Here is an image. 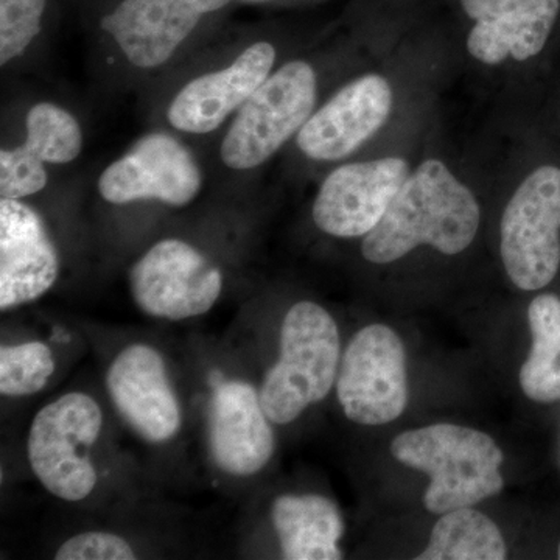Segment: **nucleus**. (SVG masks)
Here are the masks:
<instances>
[{"instance_id": "nucleus-25", "label": "nucleus", "mask_w": 560, "mask_h": 560, "mask_svg": "<svg viewBox=\"0 0 560 560\" xmlns=\"http://www.w3.org/2000/svg\"><path fill=\"white\" fill-rule=\"evenodd\" d=\"M243 2L260 3V2H267V0H243Z\"/></svg>"}, {"instance_id": "nucleus-16", "label": "nucleus", "mask_w": 560, "mask_h": 560, "mask_svg": "<svg viewBox=\"0 0 560 560\" xmlns=\"http://www.w3.org/2000/svg\"><path fill=\"white\" fill-rule=\"evenodd\" d=\"M276 49L267 40L254 43L226 69L191 80L173 98L167 119L176 130L190 135L215 131L241 109L270 77Z\"/></svg>"}, {"instance_id": "nucleus-1", "label": "nucleus", "mask_w": 560, "mask_h": 560, "mask_svg": "<svg viewBox=\"0 0 560 560\" xmlns=\"http://www.w3.org/2000/svg\"><path fill=\"white\" fill-rule=\"evenodd\" d=\"M480 221L469 187L444 162L429 160L410 173L381 223L364 235L361 253L377 265L399 260L420 245L456 256L477 237Z\"/></svg>"}, {"instance_id": "nucleus-24", "label": "nucleus", "mask_w": 560, "mask_h": 560, "mask_svg": "<svg viewBox=\"0 0 560 560\" xmlns=\"http://www.w3.org/2000/svg\"><path fill=\"white\" fill-rule=\"evenodd\" d=\"M58 560H132L135 550L124 537L103 530H90L70 537L58 548Z\"/></svg>"}, {"instance_id": "nucleus-4", "label": "nucleus", "mask_w": 560, "mask_h": 560, "mask_svg": "<svg viewBox=\"0 0 560 560\" xmlns=\"http://www.w3.org/2000/svg\"><path fill=\"white\" fill-rule=\"evenodd\" d=\"M102 425L101 407L84 393L65 394L35 416L28 430V463L51 495L77 503L94 492L98 477L90 451Z\"/></svg>"}, {"instance_id": "nucleus-11", "label": "nucleus", "mask_w": 560, "mask_h": 560, "mask_svg": "<svg viewBox=\"0 0 560 560\" xmlns=\"http://www.w3.org/2000/svg\"><path fill=\"white\" fill-rule=\"evenodd\" d=\"M232 0H119L102 18L108 33L132 66L160 68L209 14Z\"/></svg>"}, {"instance_id": "nucleus-22", "label": "nucleus", "mask_w": 560, "mask_h": 560, "mask_svg": "<svg viewBox=\"0 0 560 560\" xmlns=\"http://www.w3.org/2000/svg\"><path fill=\"white\" fill-rule=\"evenodd\" d=\"M55 372L54 352L46 342L27 341L0 349V393L25 397L39 393Z\"/></svg>"}, {"instance_id": "nucleus-19", "label": "nucleus", "mask_w": 560, "mask_h": 560, "mask_svg": "<svg viewBox=\"0 0 560 560\" xmlns=\"http://www.w3.org/2000/svg\"><path fill=\"white\" fill-rule=\"evenodd\" d=\"M271 521L287 560H340L345 522L337 504L316 493L280 495L272 501Z\"/></svg>"}, {"instance_id": "nucleus-7", "label": "nucleus", "mask_w": 560, "mask_h": 560, "mask_svg": "<svg viewBox=\"0 0 560 560\" xmlns=\"http://www.w3.org/2000/svg\"><path fill=\"white\" fill-rule=\"evenodd\" d=\"M337 396L346 418L360 425H385L404 415L407 352L396 331L372 324L352 338L338 371Z\"/></svg>"}, {"instance_id": "nucleus-23", "label": "nucleus", "mask_w": 560, "mask_h": 560, "mask_svg": "<svg viewBox=\"0 0 560 560\" xmlns=\"http://www.w3.org/2000/svg\"><path fill=\"white\" fill-rule=\"evenodd\" d=\"M47 0H0V65L32 46L43 28Z\"/></svg>"}, {"instance_id": "nucleus-10", "label": "nucleus", "mask_w": 560, "mask_h": 560, "mask_svg": "<svg viewBox=\"0 0 560 560\" xmlns=\"http://www.w3.org/2000/svg\"><path fill=\"white\" fill-rule=\"evenodd\" d=\"M408 176L410 165L401 158L342 165L316 195V226L334 237H364L381 223Z\"/></svg>"}, {"instance_id": "nucleus-18", "label": "nucleus", "mask_w": 560, "mask_h": 560, "mask_svg": "<svg viewBox=\"0 0 560 560\" xmlns=\"http://www.w3.org/2000/svg\"><path fill=\"white\" fill-rule=\"evenodd\" d=\"M27 138L16 149L0 151V195L22 200L47 186L44 164H69L83 147L79 121L54 103H38L28 110Z\"/></svg>"}, {"instance_id": "nucleus-15", "label": "nucleus", "mask_w": 560, "mask_h": 560, "mask_svg": "<svg viewBox=\"0 0 560 560\" xmlns=\"http://www.w3.org/2000/svg\"><path fill=\"white\" fill-rule=\"evenodd\" d=\"M209 444L219 469L232 477H253L267 467L275 433L259 390L245 382L217 386L210 401Z\"/></svg>"}, {"instance_id": "nucleus-20", "label": "nucleus", "mask_w": 560, "mask_h": 560, "mask_svg": "<svg viewBox=\"0 0 560 560\" xmlns=\"http://www.w3.org/2000/svg\"><path fill=\"white\" fill-rule=\"evenodd\" d=\"M533 348L523 363L521 386L528 399L537 404L560 401V300L540 294L528 308Z\"/></svg>"}, {"instance_id": "nucleus-5", "label": "nucleus", "mask_w": 560, "mask_h": 560, "mask_svg": "<svg viewBox=\"0 0 560 560\" xmlns=\"http://www.w3.org/2000/svg\"><path fill=\"white\" fill-rule=\"evenodd\" d=\"M316 73L305 61H291L268 77L243 103L220 147L232 171L259 167L311 119Z\"/></svg>"}, {"instance_id": "nucleus-6", "label": "nucleus", "mask_w": 560, "mask_h": 560, "mask_svg": "<svg viewBox=\"0 0 560 560\" xmlns=\"http://www.w3.org/2000/svg\"><path fill=\"white\" fill-rule=\"evenodd\" d=\"M501 260L517 289H545L560 267V168L541 165L512 195L501 219Z\"/></svg>"}, {"instance_id": "nucleus-9", "label": "nucleus", "mask_w": 560, "mask_h": 560, "mask_svg": "<svg viewBox=\"0 0 560 560\" xmlns=\"http://www.w3.org/2000/svg\"><path fill=\"white\" fill-rule=\"evenodd\" d=\"M201 184L190 151L171 135L151 132L102 173L98 191L110 205L158 200L183 208L197 198Z\"/></svg>"}, {"instance_id": "nucleus-14", "label": "nucleus", "mask_w": 560, "mask_h": 560, "mask_svg": "<svg viewBox=\"0 0 560 560\" xmlns=\"http://www.w3.org/2000/svg\"><path fill=\"white\" fill-rule=\"evenodd\" d=\"M60 256L39 213L20 200L0 201V308L39 300L57 282Z\"/></svg>"}, {"instance_id": "nucleus-12", "label": "nucleus", "mask_w": 560, "mask_h": 560, "mask_svg": "<svg viewBox=\"0 0 560 560\" xmlns=\"http://www.w3.org/2000/svg\"><path fill=\"white\" fill-rule=\"evenodd\" d=\"M106 388L121 418L143 440L162 444L178 433L183 412L156 349L131 345L117 353L106 374Z\"/></svg>"}, {"instance_id": "nucleus-13", "label": "nucleus", "mask_w": 560, "mask_h": 560, "mask_svg": "<svg viewBox=\"0 0 560 560\" xmlns=\"http://www.w3.org/2000/svg\"><path fill=\"white\" fill-rule=\"evenodd\" d=\"M393 91L381 75L350 81L298 132V147L313 161H338L360 149L388 120Z\"/></svg>"}, {"instance_id": "nucleus-8", "label": "nucleus", "mask_w": 560, "mask_h": 560, "mask_svg": "<svg viewBox=\"0 0 560 560\" xmlns=\"http://www.w3.org/2000/svg\"><path fill=\"white\" fill-rule=\"evenodd\" d=\"M136 305L156 319L206 315L220 300L223 275L201 250L178 238L151 246L130 270Z\"/></svg>"}, {"instance_id": "nucleus-17", "label": "nucleus", "mask_w": 560, "mask_h": 560, "mask_svg": "<svg viewBox=\"0 0 560 560\" xmlns=\"http://www.w3.org/2000/svg\"><path fill=\"white\" fill-rule=\"evenodd\" d=\"M460 5L475 21L467 49L489 66L539 55L560 14V0H460Z\"/></svg>"}, {"instance_id": "nucleus-3", "label": "nucleus", "mask_w": 560, "mask_h": 560, "mask_svg": "<svg viewBox=\"0 0 560 560\" xmlns=\"http://www.w3.org/2000/svg\"><path fill=\"white\" fill-rule=\"evenodd\" d=\"M340 363V331L330 313L311 301L294 304L280 327L278 363L265 374L259 390L268 419L287 425L326 399Z\"/></svg>"}, {"instance_id": "nucleus-26", "label": "nucleus", "mask_w": 560, "mask_h": 560, "mask_svg": "<svg viewBox=\"0 0 560 560\" xmlns=\"http://www.w3.org/2000/svg\"><path fill=\"white\" fill-rule=\"evenodd\" d=\"M558 558L560 559V544H559V548H558Z\"/></svg>"}, {"instance_id": "nucleus-2", "label": "nucleus", "mask_w": 560, "mask_h": 560, "mask_svg": "<svg viewBox=\"0 0 560 560\" xmlns=\"http://www.w3.org/2000/svg\"><path fill=\"white\" fill-rule=\"evenodd\" d=\"M390 453L404 466L429 475L423 504L431 514L475 506L504 488L503 452L482 431L436 423L399 434Z\"/></svg>"}, {"instance_id": "nucleus-21", "label": "nucleus", "mask_w": 560, "mask_h": 560, "mask_svg": "<svg viewBox=\"0 0 560 560\" xmlns=\"http://www.w3.org/2000/svg\"><path fill=\"white\" fill-rule=\"evenodd\" d=\"M506 541L499 526L481 512L459 508L442 514L419 560H503Z\"/></svg>"}]
</instances>
